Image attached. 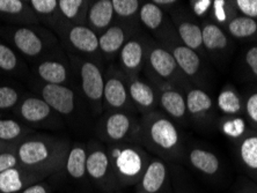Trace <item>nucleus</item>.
Instances as JSON below:
<instances>
[{
    "label": "nucleus",
    "mask_w": 257,
    "mask_h": 193,
    "mask_svg": "<svg viewBox=\"0 0 257 193\" xmlns=\"http://www.w3.org/2000/svg\"><path fill=\"white\" fill-rule=\"evenodd\" d=\"M71 142L47 134H29L13 145L19 165L49 176L57 173L65 162Z\"/></svg>",
    "instance_id": "nucleus-1"
},
{
    "label": "nucleus",
    "mask_w": 257,
    "mask_h": 193,
    "mask_svg": "<svg viewBox=\"0 0 257 193\" xmlns=\"http://www.w3.org/2000/svg\"><path fill=\"white\" fill-rule=\"evenodd\" d=\"M138 142L164 161H179L183 156V143L179 128L161 111L154 110L142 116Z\"/></svg>",
    "instance_id": "nucleus-2"
},
{
    "label": "nucleus",
    "mask_w": 257,
    "mask_h": 193,
    "mask_svg": "<svg viewBox=\"0 0 257 193\" xmlns=\"http://www.w3.org/2000/svg\"><path fill=\"white\" fill-rule=\"evenodd\" d=\"M0 39L25 58L39 60L56 51L57 39L54 33L41 26H7L0 27Z\"/></svg>",
    "instance_id": "nucleus-3"
},
{
    "label": "nucleus",
    "mask_w": 257,
    "mask_h": 193,
    "mask_svg": "<svg viewBox=\"0 0 257 193\" xmlns=\"http://www.w3.org/2000/svg\"><path fill=\"white\" fill-rule=\"evenodd\" d=\"M107 150L120 188L137 185L151 158L139 143H111Z\"/></svg>",
    "instance_id": "nucleus-4"
},
{
    "label": "nucleus",
    "mask_w": 257,
    "mask_h": 193,
    "mask_svg": "<svg viewBox=\"0 0 257 193\" xmlns=\"http://www.w3.org/2000/svg\"><path fill=\"white\" fill-rule=\"evenodd\" d=\"M87 146L82 142L71 143L65 162L57 173L49 177L55 188L70 193H90L92 185L87 176Z\"/></svg>",
    "instance_id": "nucleus-5"
},
{
    "label": "nucleus",
    "mask_w": 257,
    "mask_h": 193,
    "mask_svg": "<svg viewBox=\"0 0 257 193\" xmlns=\"http://www.w3.org/2000/svg\"><path fill=\"white\" fill-rule=\"evenodd\" d=\"M145 69L151 85H171L181 90L190 87V82L180 71L171 51L153 40L149 42Z\"/></svg>",
    "instance_id": "nucleus-6"
},
{
    "label": "nucleus",
    "mask_w": 257,
    "mask_h": 193,
    "mask_svg": "<svg viewBox=\"0 0 257 193\" xmlns=\"http://www.w3.org/2000/svg\"><path fill=\"white\" fill-rule=\"evenodd\" d=\"M87 146V176L94 191L116 193L122 188L116 178L110 156L102 143L90 141Z\"/></svg>",
    "instance_id": "nucleus-7"
},
{
    "label": "nucleus",
    "mask_w": 257,
    "mask_h": 193,
    "mask_svg": "<svg viewBox=\"0 0 257 193\" xmlns=\"http://www.w3.org/2000/svg\"><path fill=\"white\" fill-rule=\"evenodd\" d=\"M75 69L80 81V89L90 113L94 117L103 115L104 74L95 60L77 57Z\"/></svg>",
    "instance_id": "nucleus-8"
},
{
    "label": "nucleus",
    "mask_w": 257,
    "mask_h": 193,
    "mask_svg": "<svg viewBox=\"0 0 257 193\" xmlns=\"http://www.w3.org/2000/svg\"><path fill=\"white\" fill-rule=\"evenodd\" d=\"M97 133L108 145L139 143V119L131 112H105L97 124Z\"/></svg>",
    "instance_id": "nucleus-9"
},
{
    "label": "nucleus",
    "mask_w": 257,
    "mask_h": 193,
    "mask_svg": "<svg viewBox=\"0 0 257 193\" xmlns=\"http://www.w3.org/2000/svg\"><path fill=\"white\" fill-rule=\"evenodd\" d=\"M14 115L19 122L28 127L57 130L63 126L64 120L50 105L39 95H25L14 108Z\"/></svg>",
    "instance_id": "nucleus-10"
},
{
    "label": "nucleus",
    "mask_w": 257,
    "mask_h": 193,
    "mask_svg": "<svg viewBox=\"0 0 257 193\" xmlns=\"http://www.w3.org/2000/svg\"><path fill=\"white\" fill-rule=\"evenodd\" d=\"M34 89L39 92V96L50 105L52 110L62 117L63 120L75 123L82 108L80 96L70 86L48 85L37 80L33 83Z\"/></svg>",
    "instance_id": "nucleus-11"
},
{
    "label": "nucleus",
    "mask_w": 257,
    "mask_h": 193,
    "mask_svg": "<svg viewBox=\"0 0 257 193\" xmlns=\"http://www.w3.org/2000/svg\"><path fill=\"white\" fill-rule=\"evenodd\" d=\"M55 34L63 42L67 50L78 57H89L96 62V57H101L99 49V35L86 25L60 26Z\"/></svg>",
    "instance_id": "nucleus-12"
},
{
    "label": "nucleus",
    "mask_w": 257,
    "mask_h": 193,
    "mask_svg": "<svg viewBox=\"0 0 257 193\" xmlns=\"http://www.w3.org/2000/svg\"><path fill=\"white\" fill-rule=\"evenodd\" d=\"M103 111H125L136 113L128 94L127 78L120 69L111 66L104 74Z\"/></svg>",
    "instance_id": "nucleus-13"
},
{
    "label": "nucleus",
    "mask_w": 257,
    "mask_h": 193,
    "mask_svg": "<svg viewBox=\"0 0 257 193\" xmlns=\"http://www.w3.org/2000/svg\"><path fill=\"white\" fill-rule=\"evenodd\" d=\"M149 42L150 39L146 35L137 33L119 51V69L127 79L139 77V73L145 69Z\"/></svg>",
    "instance_id": "nucleus-14"
},
{
    "label": "nucleus",
    "mask_w": 257,
    "mask_h": 193,
    "mask_svg": "<svg viewBox=\"0 0 257 193\" xmlns=\"http://www.w3.org/2000/svg\"><path fill=\"white\" fill-rule=\"evenodd\" d=\"M34 72L39 81L48 85L69 86L71 79L70 60L57 50L36 60Z\"/></svg>",
    "instance_id": "nucleus-15"
},
{
    "label": "nucleus",
    "mask_w": 257,
    "mask_h": 193,
    "mask_svg": "<svg viewBox=\"0 0 257 193\" xmlns=\"http://www.w3.org/2000/svg\"><path fill=\"white\" fill-rule=\"evenodd\" d=\"M160 44L171 51L174 59L176 60L177 66L187 78V80L189 82L197 83L199 78L202 77L204 69L202 56L181 43L176 34H174L169 39L160 42Z\"/></svg>",
    "instance_id": "nucleus-16"
},
{
    "label": "nucleus",
    "mask_w": 257,
    "mask_h": 193,
    "mask_svg": "<svg viewBox=\"0 0 257 193\" xmlns=\"http://www.w3.org/2000/svg\"><path fill=\"white\" fill-rule=\"evenodd\" d=\"M138 33L135 22H114L104 33L99 36V49L101 57L105 60H112L119 54L124 44Z\"/></svg>",
    "instance_id": "nucleus-17"
},
{
    "label": "nucleus",
    "mask_w": 257,
    "mask_h": 193,
    "mask_svg": "<svg viewBox=\"0 0 257 193\" xmlns=\"http://www.w3.org/2000/svg\"><path fill=\"white\" fill-rule=\"evenodd\" d=\"M136 191L141 193H171L169 170L161 158H151L149 165L136 185Z\"/></svg>",
    "instance_id": "nucleus-18"
},
{
    "label": "nucleus",
    "mask_w": 257,
    "mask_h": 193,
    "mask_svg": "<svg viewBox=\"0 0 257 193\" xmlns=\"http://www.w3.org/2000/svg\"><path fill=\"white\" fill-rule=\"evenodd\" d=\"M138 20L144 27L156 35L159 43L176 34L173 24L168 21L167 14L153 2L142 4Z\"/></svg>",
    "instance_id": "nucleus-19"
},
{
    "label": "nucleus",
    "mask_w": 257,
    "mask_h": 193,
    "mask_svg": "<svg viewBox=\"0 0 257 193\" xmlns=\"http://www.w3.org/2000/svg\"><path fill=\"white\" fill-rule=\"evenodd\" d=\"M153 86V85H152ZM158 94V103L165 115L174 123H187L188 110L186 96L182 90L171 85L153 86Z\"/></svg>",
    "instance_id": "nucleus-20"
},
{
    "label": "nucleus",
    "mask_w": 257,
    "mask_h": 193,
    "mask_svg": "<svg viewBox=\"0 0 257 193\" xmlns=\"http://www.w3.org/2000/svg\"><path fill=\"white\" fill-rule=\"evenodd\" d=\"M49 177L47 173L18 165L0 172V193H18Z\"/></svg>",
    "instance_id": "nucleus-21"
},
{
    "label": "nucleus",
    "mask_w": 257,
    "mask_h": 193,
    "mask_svg": "<svg viewBox=\"0 0 257 193\" xmlns=\"http://www.w3.org/2000/svg\"><path fill=\"white\" fill-rule=\"evenodd\" d=\"M0 22L18 27L40 25L29 3L24 0H0Z\"/></svg>",
    "instance_id": "nucleus-22"
},
{
    "label": "nucleus",
    "mask_w": 257,
    "mask_h": 193,
    "mask_svg": "<svg viewBox=\"0 0 257 193\" xmlns=\"http://www.w3.org/2000/svg\"><path fill=\"white\" fill-rule=\"evenodd\" d=\"M171 17L177 39L180 40L181 43L196 51L200 56L205 55V50L203 47L202 27L196 24L194 20L180 13L179 11L171 13Z\"/></svg>",
    "instance_id": "nucleus-23"
},
{
    "label": "nucleus",
    "mask_w": 257,
    "mask_h": 193,
    "mask_svg": "<svg viewBox=\"0 0 257 193\" xmlns=\"http://www.w3.org/2000/svg\"><path fill=\"white\" fill-rule=\"evenodd\" d=\"M127 83L131 102L137 112L145 115L157 110L158 94L150 82L143 80L141 77H136L127 79Z\"/></svg>",
    "instance_id": "nucleus-24"
},
{
    "label": "nucleus",
    "mask_w": 257,
    "mask_h": 193,
    "mask_svg": "<svg viewBox=\"0 0 257 193\" xmlns=\"http://www.w3.org/2000/svg\"><path fill=\"white\" fill-rule=\"evenodd\" d=\"M115 13L111 0H95L90 2L86 17V26L101 35L114 24Z\"/></svg>",
    "instance_id": "nucleus-25"
},
{
    "label": "nucleus",
    "mask_w": 257,
    "mask_h": 193,
    "mask_svg": "<svg viewBox=\"0 0 257 193\" xmlns=\"http://www.w3.org/2000/svg\"><path fill=\"white\" fill-rule=\"evenodd\" d=\"M239 162L249 177L257 181V131L247 130L236 145Z\"/></svg>",
    "instance_id": "nucleus-26"
},
{
    "label": "nucleus",
    "mask_w": 257,
    "mask_h": 193,
    "mask_svg": "<svg viewBox=\"0 0 257 193\" xmlns=\"http://www.w3.org/2000/svg\"><path fill=\"white\" fill-rule=\"evenodd\" d=\"M186 102L188 115L197 122H205L213 115L212 97L202 88H187Z\"/></svg>",
    "instance_id": "nucleus-27"
},
{
    "label": "nucleus",
    "mask_w": 257,
    "mask_h": 193,
    "mask_svg": "<svg viewBox=\"0 0 257 193\" xmlns=\"http://www.w3.org/2000/svg\"><path fill=\"white\" fill-rule=\"evenodd\" d=\"M188 162L192 168L206 177H215L220 172V160L211 150L192 147L188 152Z\"/></svg>",
    "instance_id": "nucleus-28"
},
{
    "label": "nucleus",
    "mask_w": 257,
    "mask_h": 193,
    "mask_svg": "<svg viewBox=\"0 0 257 193\" xmlns=\"http://www.w3.org/2000/svg\"><path fill=\"white\" fill-rule=\"evenodd\" d=\"M89 3L90 2H87V0H58L60 19L58 27L60 26L86 25V17Z\"/></svg>",
    "instance_id": "nucleus-29"
},
{
    "label": "nucleus",
    "mask_w": 257,
    "mask_h": 193,
    "mask_svg": "<svg viewBox=\"0 0 257 193\" xmlns=\"http://www.w3.org/2000/svg\"><path fill=\"white\" fill-rule=\"evenodd\" d=\"M204 50L212 55H220L229 47V40L224 29L214 22H204L202 26Z\"/></svg>",
    "instance_id": "nucleus-30"
},
{
    "label": "nucleus",
    "mask_w": 257,
    "mask_h": 193,
    "mask_svg": "<svg viewBox=\"0 0 257 193\" xmlns=\"http://www.w3.org/2000/svg\"><path fill=\"white\" fill-rule=\"evenodd\" d=\"M25 62L21 56L0 39V75L17 77L25 72Z\"/></svg>",
    "instance_id": "nucleus-31"
},
{
    "label": "nucleus",
    "mask_w": 257,
    "mask_h": 193,
    "mask_svg": "<svg viewBox=\"0 0 257 193\" xmlns=\"http://www.w3.org/2000/svg\"><path fill=\"white\" fill-rule=\"evenodd\" d=\"M34 130L14 118H6L0 115V141L7 145H14L29 134Z\"/></svg>",
    "instance_id": "nucleus-32"
},
{
    "label": "nucleus",
    "mask_w": 257,
    "mask_h": 193,
    "mask_svg": "<svg viewBox=\"0 0 257 193\" xmlns=\"http://www.w3.org/2000/svg\"><path fill=\"white\" fill-rule=\"evenodd\" d=\"M28 3L40 24H45L52 30L58 27L60 22L58 0H29Z\"/></svg>",
    "instance_id": "nucleus-33"
},
{
    "label": "nucleus",
    "mask_w": 257,
    "mask_h": 193,
    "mask_svg": "<svg viewBox=\"0 0 257 193\" xmlns=\"http://www.w3.org/2000/svg\"><path fill=\"white\" fill-rule=\"evenodd\" d=\"M217 105L224 115L226 116H237L243 111V103L239 95V93L232 86L225 87L219 93Z\"/></svg>",
    "instance_id": "nucleus-34"
},
{
    "label": "nucleus",
    "mask_w": 257,
    "mask_h": 193,
    "mask_svg": "<svg viewBox=\"0 0 257 193\" xmlns=\"http://www.w3.org/2000/svg\"><path fill=\"white\" fill-rule=\"evenodd\" d=\"M226 29L234 39H250L257 34V21L254 19L243 17V15H236L226 25Z\"/></svg>",
    "instance_id": "nucleus-35"
},
{
    "label": "nucleus",
    "mask_w": 257,
    "mask_h": 193,
    "mask_svg": "<svg viewBox=\"0 0 257 193\" xmlns=\"http://www.w3.org/2000/svg\"><path fill=\"white\" fill-rule=\"evenodd\" d=\"M115 18L124 22H136L138 20L142 2L139 0H111Z\"/></svg>",
    "instance_id": "nucleus-36"
},
{
    "label": "nucleus",
    "mask_w": 257,
    "mask_h": 193,
    "mask_svg": "<svg viewBox=\"0 0 257 193\" xmlns=\"http://www.w3.org/2000/svg\"><path fill=\"white\" fill-rule=\"evenodd\" d=\"M22 98L20 88L13 85H0V112L14 110Z\"/></svg>",
    "instance_id": "nucleus-37"
},
{
    "label": "nucleus",
    "mask_w": 257,
    "mask_h": 193,
    "mask_svg": "<svg viewBox=\"0 0 257 193\" xmlns=\"http://www.w3.org/2000/svg\"><path fill=\"white\" fill-rule=\"evenodd\" d=\"M235 5L234 3H227V2H213L212 10H211V18H212V22H217L221 25H227L228 22L235 18L236 10L230 11V9H234Z\"/></svg>",
    "instance_id": "nucleus-38"
},
{
    "label": "nucleus",
    "mask_w": 257,
    "mask_h": 193,
    "mask_svg": "<svg viewBox=\"0 0 257 193\" xmlns=\"http://www.w3.org/2000/svg\"><path fill=\"white\" fill-rule=\"evenodd\" d=\"M243 111L252 130L257 131V92L251 93L245 98Z\"/></svg>",
    "instance_id": "nucleus-39"
},
{
    "label": "nucleus",
    "mask_w": 257,
    "mask_h": 193,
    "mask_svg": "<svg viewBox=\"0 0 257 193\" xmlns=\"http://www.w3.org/2000/svg\"><path fill=\"white\" fill-rule=\"evenodd\" d=\"M237 12H240L243 17L257 19V0H236L234 2Z\"/></svg>",
    "instance_id": "nucleus-40"
},
{
    "label": "nucleus",
    "mask_w": 257,
    "mask_h": 193,
    "mask_svg": "<svg viewBox=\"0 0 257 193\" xmlns=\"http://www.w3.org/2000/svg\"><path fill=\"white\" fill-rule=\"evenodd\" d=\"M19 165V161L17 155L13 150V145L9 149L4 150L0 153V172L5 171V170L15 168Z\"/></svg>",
    "instance_id": "nucleus-41"
},
{
    "label": "nucleus",
    "mask_w": 257,
    "mask_h": 193,
    "mask_svg": "<svg viewBox=\"0 0 257 193\" xmlns=\"http://www.w3.org/2000/svg\"><path fill=\"white\" fill-rule=\"evenodd\" d=\"M245 131L247 130L244 128L243 120L240 118L230 119V122L224 125V132L227 134H230V137L241 138L244 134Z\"/></svg>",
    "instance_id": "nucleus-42"
},
{
    "label": "nucleus",
    "mask_w": 257,
    "mask_h": 193,
    "mask_svg": "<svg viewBox=\"0 0 257 193\" xmlns=\"http://www.w3.org/2000/svg\"><path fill=\"white\" fill-rule=\"evenodd\" d=\"M213 2L211 0H195V2H190V7L195 15L198 18H206L207 15L211 14V10H212Z\"/></svg>",
    "instance_id": "nucleus-43"
},
{
    "label": "nucleus",
    "mask_w": 257,
    "mask_h": 193,
    "mask_svg": "<svg viewBox=\"0 0 257 193\" xmlns=\"http://www.w3.org/2000/svg\"><path fill=\"white\" fill-rule=\"evenodd\" d=\"M18 193H56L54 190V186L50 183V180L44 179L42 181H39V183L30 185L27 188L22 190Z\"/></svg>",
    "instance_id": "nucleus-44"
},
{
    "label": "nucleus",
    "mask_w": 257,
    "mask_h": 193,
    "mask_svg": "<svg viewBox=\"0 0 257 193\" xmlns=\"http://www.w3.org/2000/svg\"><path fill=\"white\" fill-rule=\"evenodd\" d=\"M244 62L252 75H255L257 78V45L248 49L244 56Z\"/></svg>",
    "instance_id": "nucleus-45"
},
{
    "label": "nucleus",
    "mask_w": 257,
    "mask_h": 193,
    "mask_svg": "<svg viewBox=\"0 0 257 193\" xmlns=\"http://www.w3.org/2000/svg\"><path fill=\"white\" fill-rule=\"evenodd\" d=\"M153 3L156 4L157 6L160 7L165 13L171 12L172 9L176 7L177 4H179L177 2H175V0H154Z\"/></svg>",
    "instance_id": "nucleus-46"
},
{
    "label": "nucleus",
    "mask_w": 257,
    "mask_h": 193,
    "mask_svg": "<svg viewBox=\"0 0 257 193\" xmlns=\"http://www.w3.org/2000/svg\"><path fill=\"white\" fill-rule=\"evenodd\" d=\"M236 193H257V184L255 181H247L242 186L237 188Z\"/></svg>",
    "instance_id": "nucleus-47"
},
{
    "label": "nucleus",
    "mask_w": 257,
    "mask_h": 193,
    "mask_svg": "<svg viewBox=\"0 0 257 193\" xmlns=\"http://www.w3.org/2000/svg\"><path fill=\"white\" fill-rule=\"evenodd\" d=\"M11 146H12V145H7V143H4V142L0 141V153L4 152V150L9 149Z\"/></svg>",
    "instance_id": "nucleus-48"
},
{
    "label": "nucleus",
    "mask_w": 257,
    "mask_h": 193,
    "mask_svg": "<svg viewBox=\"0 0 257 193\" xmlns=\"http://www.w3.org/2000/svg\"><path fill=\"white\" fill-rule=\"evenodd\" d=\"M116 193H123V192H122V190H120V191H117Z\"/></svg>",
    "instance_id": "nucleus-49"
},
{
    "label": "nucleus",
    "mask_w": 257,
    "mask_h": 193,
    "mask_svg": "<svg viewBox=\"0 0 257 193\" xmlns=\"http://www.w3.org/2000/svg\"><path fill=\"white\" fill-rule=\"evenodd\" d=\"M0 27H2V22H0Z\"/></svg>",
    "instance_id": "nucleus-50"
},
{
    "label": "nucleus",
    "mask_w": 257,
    "mask_h": 193,
    "mask_svg": "<svg viewBox=\"0 0 257 193\" xmlns=\"http://www.w3.org/2000/svg\"><path fill=\"white\" fill-rule=\"evenodd\" d=\"M135 193H141V192H137V191H136V192H135Z\"/></svg>",
    "instance_id": "nucleus-51"
},
{
    "label": "nucleus",
    "mask_w": 257,
    "mask_h": 193,
    "mask_svg": "<svg viewBox=\"0 0 257 193\" xmlns=\"http://www.w3.org/2000/svg\"><path fill=\"white\" fill-rule=\"evenodd\" d=\"M183 193H184V192H183Z\"/></svg>",
    "instance_id": "nucleus-52"
}]
</instances>
